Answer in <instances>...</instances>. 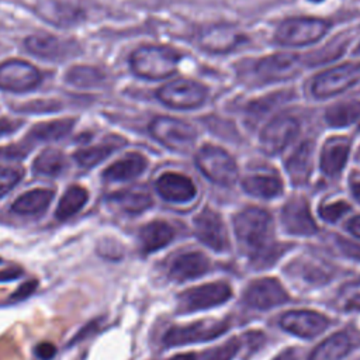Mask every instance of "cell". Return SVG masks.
<instances>
[{"label": "cell", "mask_w": 360, "mask_h": 360, "mask_svg": "<svg viewBox=\"0 0 360 360\" xmlns=\"http://www.w3.org/2000/svg\"><path fill=\"white\" fill-rule=\"evenodd\" d=\"M360 77V63H343L318 75L311 86L316 98H328L343 93Z\"/></svg>", "instance_id": "obj_8"}, {"label": "cell", "mask_w": 360, "mask_h": 360, "mask_svg": "<svg viewBox=\"0 0 360 360\" xmlns=\"http://www.w3.org/2000/svg\"><path fill=\"white\" fill-rule=\"evenodd\" d=\"M80 11L69 4H62V3H53V4H45L44 7V17L49 20L52 15H56L52 22L55 24H70L79 18Z\"/></svg>", "instance_id": "obj_35"}, {"label": "cell", "mask_w": 360, "mask_h": 360, "mask_svg": "<svg viewBox=\"0 0 360 360\" xmlns=\"http://www.w3.org/2000/svg\"><path fill=\"white\" fill-rule=\"evenodd\" d=\"M195 165L205 177L221 186L233 184L239 174L233 158L215 145L201 146L195 155Z\"/></svg>", "instance_id": "obj_5"}, {"label": "cell", "mask_w": 360, "mask_h": 360, "mask_svg": "<svg viewBox=\"0 0 360 360\" xmlns=\"http://www.w3.org/2000/svg\"><path fill=\"white\" fill-rule=\"evenodd\" d=\"M228 328H229L228 321L204 319L190 325L170 328L165 333L163 342L166 346H180V345H188L195 342H204L225 333Z\"/></svg>", "instance_id": "obj_9"}, {"label": "cell", "mask_w": 360, "mask_h": 360, "mask_svg": "<svg viewBox=\"0 0 360 360\" xmlns=\"http://www.w3.org/2000/svg\"><path fill=\"white\" fill-rule=\"evenodd\" d=\"M359 52H360V45H359Z\"/></svg>", "instance_id": "obj_49"}, {"label": "cell", "mask_w": 360, "mask_h": 360, "mask_svg": "<svg viewBox=\"0 0 360 360\" xmlns=\"http://www.w3.org/2000/svg\"><path fill=\"white\" fill-rule=\"evenodd\" d=\"M73 125H75L73 118H62V120H53L48 122H39L34 125L28 131V134L24 136V139H21L18 143L0 148V158L21 159L32 149V146H35L39 142L56 141L63 138L72 131Z\"/></svg>", "instance_id": "obj_4"}, {"label": "cell", "mask_w": 360, "mask_h": 360, "mask_svg": "<svg viewBox=\"0 0 360 360\" xmlns=\"http://www.w3.org/2000/svg\"><path fill=\"white\" fill-rule=\"evenodd\" d=\"M347 229L357 238H360V215L354 217L353 219L349 221L347 224Z\"/></svg>", "instance_id": "obj_45"}, {"label": "cell", "mask_w": 360, "mask_h": 360, "mask_svg": "<svg viewBox=\"0 0 360 360\" xmlns=\"http://www.w3.org/2000/svg\"><path fill=\"white\" fill-rule=\"evenodd\" d=\"M110 200L128 214H139L152 205L150 194L143 188H128L112 194Z\"/></svg>", "instance_id": "obj_30"}, {"label": "cell", "mask_w": 360, "mask_h": 360, "mask_svg": "<svg viewBox=\"0 0 360 360\" xmlns=\"http://www.w3.org/2000/svg\"><path fill=\"white\" fill-rule=\"evenodd\" d=\"M25 48L30 53L49 60H63L80 52V46L75 41L51 34L30 35L25 39Z\"/></svg>", "instance_id": "obj_13"}, {"label": "cell", "mask_w": 360, "mask_h": 360, "mask_svg": "<svg viewBox=\"0 0 360 360\" xmlns=\"http://www.w3.org/2000/svg\"><path fill=\"white\" fill-rule=\"evenodd\" d=\"M281 222L292 235L309 236L318 231V226L311 215L309 205L302 197H294L283 207Z\"/></svg>", "instance_id": "obj_18"}, {"label": "cell", "mask_w": 360, "mask_h": 360, "mask_svg": "<svg viewBox=\"0 0 360 360\" xmlns=\"http://www.w3.org/2000/svg\"><path fill=\"white\" fill-rule=\"evenodd\" d=\"M245 41L243 34L229 25L205 28L198 37V45L211 53H226Z\"/></svg>", "instance_id": "obj_19"}, {"label": "cell", "mask_w": 360, "mask_h": 360, "mask_svg": "<svg viewBox=\"0 0 360 360\" xmlns=\"http://www.w3.org/2000/svg\"><path fill=\"white\" fill-rule=\"evenodd\" d=\"M41 72L31 63L20 59L0 65V89L7 91H28L41 82Z\"/></svg>", "instance_id": "obj_11"}, {"label": "cell", "mask_w": 360, "mask_h": 360, "mask_svg": "<svg viewBox=\"0 0 360 360\" xmlns=\"http://www.w3.org/2000/svg\"><path fill=\"white\" fill-rule=\"evenodd\" d=\"M352 347L350 338L346 333H335L323 340L311 354L309 360H342Z\"/></svg>", "instance_id": "obj_29"}, {"label": "cell", "mask_w": 360, "mask_h": 360, "mask_svg": "<svg viewBox=\"0 0 360 360\" xmlns=\"http://www.w3.org/2000/svg\"><path fill=\"white\" fill-rule=\"evenodd\" d=\"M146 165L148 162L141 153L132 152L115 160L112 165H110L104 170L103 176L105 180H110V181L132 180L146 169Z\"/></svg>", "instance_id": "obj_25"}, {"label": "cell", "mask_w": 360, "mask_h": 360, "mask_svg": "<svg viewBox=\"0 0 360 360\" xmlns=\"http://www.w3.org/2000/svg\"><path fill=\"white\" fill-rule=\"evenodd\" d=\"M233 229L239 243L250 252L255 259L269 257L273 221L270 214L259 207H248L233 218Z\"/></svg>", "instance_id": "obj_1"}, {"label": "cell", "mask_w": 360, "mask_h": 360, "mask_svg": "<svg viewBox=\"0 0 360 360\" xmlns=\"http://www.w3.org/2000/svg\"><path fill=\"white\" fill-rule=\"evenodd\" d=\"M339 297L345 309L360 311V278L342 287Z\"/></svg>", "instance_id": "obj_36"}, {"label": "cell", "mask_w": 360, "mask_h": 360, "mask_svg": "<svg viewBox=\"0 0 360 360\" xmlns=\"http://www.w3.org/2000/svg\"><path fill=\"white\" fill-rule=\"evenodd\" d=\"M283 96L281 93H277V94H271L266 98H262V100H257L255 103H252L249 107H248V117L249 120L253 122V125L260 120V117L263 114H266L267 111L271 110V107L274 104H277L278 101H281Z\"/></svg>", "instance_id": "obj_38"}, {"label": "cell", "mask_w": 360, "mask_h": 360, "mask_svg": "<svg viewBox=\"0 0 360 360\" xmlns=\"http://www.w3.org/2000/svg\"><path fill=\"white\" fill-rule=\"evenodd\" d=\"M35 288V283L34 281H28V283H25L24 285H21L17 291H15V294H14V300H21V298H25L28 294H31L32 292V290Z\"/></svg>", "instance_id": "obj_44"}, {"label": "cell", "mask_w": 360, "mask_h": 360, "mask_svg": "<svg viewBox=\"0 0 360 360\" xmlns=\"http://www.w3.org/2000/svg\"><path fill=\"white\" fill-rule=\"evenodd\" d=\"M0 262H1V260H0Z\"/></svg>", "instance_id": "obj_51"}, {"label": "cell", "mask_w": 360, "mask_h": 360, "mask_svg": "<svg viewBox=\"0 0 360 360\" xmlns=\"http://www.w3.org/2000/svg\"><path fill=\"white\" fill-rule=\"evenodd\" d=\"M149 131L158 142L176 152L188 150L197 136L190 124L173 117H156L150 122Z\"/></svg>", "instance_id": "obj_6"}, {"label": "cell", "mask_w": 360, "mask_h": 360, "mask_svg": "<svg viewBox=\"0 0 360 360\" xmlns=\"http://www.w3.org/2000/svg\"><path fill=\"white\" fill-rule=\"evenodd\" d=\"M360 118V101H342L330 105L325 112V120L330 127H347Z\"/></svg>", "instance_id": "obj_32"}, {"label": "cell", "mask_w": 360, "mask_h": 360, "mask_svg": "<svg viewBox=\"0 0 360 360\" xmlns=\"http://www.w3.org/2000/svg\"><path fill=\"white\" fill-rule=\"evenodd\" d=\"M56 349L52 343H48V342H42L39 343L37 347H35V354L42 359V360H48L51 359L53 354H55Z\"/></svg>", "instance_id": "obj_42"}, {"label": "cell", "mask_w": 360, "mask_h": 360, "mask_svg": "<svg viewBox=\"0 0 360 360\" xmlns=\"http://www.w3.org/2000/svg\"><path fill=\"white\" fill-rule=\"evenodd\" d=\"M350 210V205L346 201H335L319 207V215L328 222H336L343 214Z\"/></svg>", "instance_id": "obj_40"}, {"label": "cell", "mask_w": 360, "mask_h": 360, "mask_svg": "<svg viewBox=\"0 0 360 360\" xmlns=\"http://www.w3.org/2000/svg\"><path fill=\"white\" fill-rule=\"evenodd\" d=\"M315 1H319V0H315Z\"/></svg>", "instance_id": "obj_50"}, {"label": "cell", "mask_w": 360, "mask_h": 360, "mask_svg": "<svg viewBox=\"0 0 360 360\" xmlns=\"http://www.w3.org/2000/svg\"><path fill=\"white\" fill-rule=\"evenodd\" d=\"M169 360H195V354L194 353H181V354L170 357Z\"/></svg>", "instance_id": "obj_48"}, {"label": "cell", "mask_w": 360, "mask_h": 360, "mask_svg": "<svg viewBox=\"0 0 360 360\" xmlns=\"http://www.w3.org/2000/svg\"><path fill=\"white\" fill-rule=\"evenodd\" d=\"M174 229L165 221H152L142 226L139 232V240L145 253L156 252L172 242Z\"/></svg>", "instance_id": "obj_26"}, {"label": "cell", "mask_w": 360, "mask_h": 360, "mask_svg": "<svg viewBox=\"0 0 360 360\" xmlns=\"http://www.w3.org/2000/svg\"><path fill=\"white\" fill-rule=\"evenodd\" d=\"M210 271V260L201 252H187L179 255L170 266V277L179 281L200 277Z\"/></svg>", "instance_id": "obj_23"}, {"label": "cell", "mask_w": 360, "mask_h": 360, "mask_svg": "<svg viewBox=\"0 0 360 360\" xmlns=\"http://www.w3.org/2000/svg\"><path fill=\"white\" fill-rule=\"evenodd\" d=\"M87 200H89V193L84 187L79 184L70 186L65 191V194L60 197L55 211V217L60 221H65L73 217L86 205Z\"/></svg>", "instance_id": "obj_31"}, {"label": "cell", "mask_w": 360, "mask_h": 360, "mask_svg": "<svg viewBox=\"0 0 360 360\" xmlns=\"http://www.w3.org/2000/svg\"><path fill=\"white\" fill-rule=\"evenodd\" d=\"M60 104L55 100H45V101H31L28 104H22L18 111L25 112H44V111H55L59 110Z\"/></svg>", "instance_id": "obj_41"}, {"label": "cell", "mask_w": 360, "mask_h": 360, "mask_svg": "<svg viewBox=\"0 0 360 360\" xmlns=\"http://www.w3.org/2000/svg\"><path fill=\"white\" fill-rule=\"evenodd\" d=\"M243 190L255 197L273 198L283 193V181L274 174H250L242 180Z\"/></svg>", "instance_id": "obj_27"}, {"label": "cell", "mask_w": 360, "mask_h": 360, "mask_svg": "<svg viewBox=\"0 0 360 360\" xmlns=\"http://www.w3.org/2000/svg\"><path fill=\"white\" fill-rule=\"evenodd\" d=\"M239 350L238 340H229L219 347H214L208 352H204L198 360H232ZM197 360V357H195Z\"/></svg>", "instance_id": "obj_37"}, {"label": "cell", "mask_w": 360, "mask_h": 360, "mask_svg": "<svg viewBox=\"0 0 360 360\" xmlns=\"http://www.w3.org/2000/svg\"><path fill=\"white\" fill-rule=\"evenodd\" d=\"M156 191L159 195L172 202H186L195 197V186L193 180L181 173L167 172L156 180Z\"/></svg>", "instance_id": "obj_20"}, {"label": "cell", "mask_w": 360, "mask_h": 360, "mask_svg": "<svg viewBox=\"0 0 360 360\" xmlns=\"http://www.w3.org/2000/svg\"><path fill=\"white\" fill-rule=\"evenodd\" d=\"M232 295V290L229 284L217 281L210 284H202L198 287L188 288L183 291L179 297L180 309L186 312L201 311L207 308H212L229 300Z\"/></svg>", "instance_id": "obj_10"}, {"label": "cell", "mask_w": 360, "mask_h": 360, "mask_svg": "<svg viewBox=\"0 0 360 360\" xmlns=\"http://www.w3.org/2000/svg\"><path fill=\"white\" fill-rule=\"evenodd\" d=\"M350 142L346 138L328 139L321 152V170L328 176L339 174L349 158Z\"/></svg>", "instance_id": "obj_21"}, {"label": "cell", "mask_w": 360, "mask_h": 360, "mask_svg": "<svg viewBox=\"0 0 360 360\" xmlns=\"http://www.w3.org/2000/svg\"><path fill=\"white\" fill-rule=\"evenodd\" d=\"M197 238L208 248L219 252L228 248V233L219 214L211 208L202 210L194 219Z\"/></svg>", "instance_id": "obj_16"}, {"label": "cell", "mask_w": 360, "mask_h": 360, "mask_svg": "<svg viewBox=\"0 0 360 360\" xmlns=\"http://www.w3.org/2000/svg\"><path fill=\"white\" fill-rule=\"evenodd\" d=\"M352 193H353L354 198L360 202V179L354 180V181L352 183Z\"/></svg>", "instance_id": "obj_47"}, {"label": "cell", "mask_w": 360, "mask_h": 360, "mask_svg": "<svg viewBox=\"0 0 360 360\" xmlns=\"http://www.w3.org/2000/svg\"><path fill=\"white\" fill-rule=\"evenodd\" d=\"M21 124L22 122L20 120L13 121V120H8V118H0V136L15 131Z\"/></svg>", "instance_id": "obj_43"}, {"label": "cell", "mask_w": 360, "mask_h": 360, "mask_svg": "<svg viewBox=\"0 0 360 360\" xmlns=\"http://www.w3.org/2000/svg\"><path fill=\"white\" fill-rule=\"evenodd\" d=\"M20 274H21V271H18V270H17V271H13V270H11V271H8V270H7L6 273L0 274V280H3V281H8L10 278H11V280H13V278H17Z\"/></svg>", "instance_id": "obj_46"}, {"label": "cell", "mask_w": 360, "mask_h": 360, "mask_svg": "<svg viewBox=\"0 0 360 360\" xmlns=\"http://www.w3.org/2000/svg\"><path fill=\"white\" fill-rule=\"evenodd\" d=\"M280 325L287 332L304 339L321 335L329 325V319L315 311L294 309L285 312L280 318Z\"/></svg>", "instance_id": "obj_14"}, {"label": "cell", "mask_w": 360, "mask_h": 360, "mask_svg": "<svg viewBox=\"0 0 360 360\" xmlns=\"http://www.w3.org/2000/svg\"><path fill=\"white\" fill-rule=\"evenodd\" d=\"M65 167H66V159L63 153L53 148H48L42 150L32 163V170L37 174L49 176V177L59 176L65 170Z\"/></svg>", "instance_id": "obj_33"}, {"label": "cell", "mask_w": 360, "mask_h": 360, "mask_svg": "<svg viewBox=\"0 0 360 360\" xmlns=\"http://www.w3.org/2000/svg\"><path fill=\"white\" fill-rule=\"evenodd\" d=\"M300 124L291 115H277L260 132V145L269 155L280 153L298 134Z\"/></svg>", "instance_id": "obj_12"}, {"label": "cell", "mask_w": 360, "mask_h": 360, "mask_svg": "<svg viewBox=\"0 0 360 360\" xmlns=\"http://www.w3.org/2000/svg\"><path fill=\"white\" fill-rule=\"evenodd\" d=\"M122 145H125V139L112 138V139L104 141L103 143L76 150L73 158L80 166L90 169V167H94L96 165H98L100 162H103L104 159H107L115 149L121 148Z\"/></svg>", "instance_id": "obj_28"}, {"label": "cell", "mask_w": 360, "mask_h": 360, "mask_svg": "<svg viewBox=\"0 0 360 360\" xmlns=\"http://www.w3.org/2000/svg\"><path fill=\"white\" fill-rule=\"evenodd\" d=\"M21 169L0 165V197L6 195L21 180Z\"/></svg>", "instance_id": "obj_39"}, {"label": "cell", "mask_w": 360, "mask_h": 360, "mask_svg": "<svg viewBox=\"0 0 360 360\" xmlns=\"http://www.w3.org/2000/svg\"><path fill=\"white\" fill-rule=\"evenodd\" d=\"M156 96L170 108L191 110L200 107L205 101L207 90L202 84L194 80L179 79L162 86Z\"/></svg>", "instance_id": "obj_7"}, {"label": "cell", "mask_w": 360, "mask_h": 360, "mask_svg": "<svg viewBox=\"0 0 360 360\" xmlns=\"http://www.w3.org/2000/svg\"><path fill=\"white\" fill-rule=\"evenodd\" d=\"M65 79L68 83L73 86L91 87V86H97L103 80V73L93 66L79 65V66L70 68L66 72Z\"/></svg>", "instance_id": "obj_34"}, {"label": "cell", "mask_w": 360, "mask_h": 360, "mask_svg": "<svg viewBox=\"0 0 360 360\" xmlns=\"http://www.w3.org/2000/svg\"><path fill=\"white\" fill-rule=\"evenodd\" d=\"M53 197H55L53 190L34 188L17 197L11 204V211L25 217L39 215L49 207Z\"/></svg>", "instance_id": "obj_24"}, {"label": "cell", "mask_w": 360, "mask_h": 360, "mask_svg": "<svg viewBox=\"0 0 360 360\" xmlns=\"http://www.w3.org/2000/svg\"><path fill=\"white\" fill-rule=\"evenodd\" d=\"M300 63L301 60L297 55L276 53L257 60L255 73L264 83L287 80L298 73Z\"/></svg>", "instance_id": "obj_15"}, {"label": "cell", "mask_w": 360, "mask_h": 360, "mask_svg": "<svg viewBox=\"0 0 360 360\" xmlns=\"http://www.w3.org/2000/svg\"><path fill=\"white\" fill-rule=\"evenodd\" d=\"M180 53L163 45H143L129 56L132 72L148 80H160L174 73Z\"/></svg>", "instance_id": "obj_2"}, {"label": "cell", "mask_w": 360, "mask_h": 360, "mask_svg": "<svg viewBox=\"0 0 360 360\" xmlns=\"http://www.w3.org/2000/svg\"><path fill=\"white\" fill-rule=\"evenodd\" d=\"M330 22L314 17H292L281 21L274 32L277 44L284 46H304L319 41L329 30Z\"/></svg>", "instance_id": "obj_3"}, {"label": "cell", "mask_w": 360, "mask_h": 360, "mask_svg": "<svg viewBox=\"0 0 360 360\" xmlns=\"http://www.w3.org/2000/svg\"><path fill=\"white\" fill-rule=\"evenodd\" d=\"M248 305L257 309H269L288 301V294L276 278H260L253 281L245 292Z\"/></svg>", "instance_id": "obj_17"}, {"label": "cell", "mask_w": 360, "mask_h": 360, "mask_svg": "<svg viewBox=\"0 0 360 360\" xmlns=\"http://www.w3.org/2000/svg\"><path fill=\"white\" fill-rule=\"evenodd\" d=\"M314 148L315 146L312 141H304L285 162V170L290 176V180L297 186L305 184L311 177Z\"/></svg>", "instance_id": "obj_22"}]
</instances>
